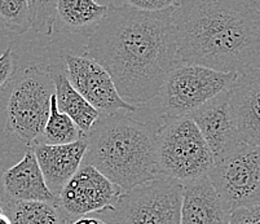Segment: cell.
I'll use <instances>...</instances> for the list:
<instances>
[{
  "label": "cell",
  "mask_w": 260,
  "mask_h": 224,
  "mask_svg": "<svg viewBox=\"0 0 260 224\" xmlns=\"http://www.w3.org/2000/svg\"><path fill=\"white\" fill-rule=\"evenodd\" d=\"M175 8L146 12L109 6L108 15L88 37L86 56L108 70L123 100L134 107L159 96L169 74L180 63Z\"/></svg>",
  "instance_id": "cell-1"
},
{
  "label": "cell",
  "mask_w": 260,
  "mask_h": 224,
  "mask_svg": "<svg viewBox=\"0 0 260 224\" xmlns=\"http://www.w3.org/2000/svg\"><path fill=\"white\" fill-rule=\"evenodd\" d=\"M172 20L180 63L237 74L260 68L256 0H183Z\"/></svg>",
  "instance_id": "cell-2"
},
{
  "label": "cell",
  "mask_w": 260,
  "mask_h": 224,
  "mask_svg": "<svg viewBox=\"0 0 260 224\" xmlns=\"http://www.w3.org/2000/svg\"><path fill=\"white\" fill-rule=\"evenodd\" d=\"M159 124L139 122L126 114H101L87 134L83 164L94 166L124 192L162 178L158 165Z\"/></svg>",
  "instance_id": "cell-3"
},
{
  "label": "cell",
  "mask_w": 260,
  "mask_h": 224,
  "mask_svg": "<svg viewBox=\"0 0 260 224\" xmlns=\"http://www.w3.org/2000/svg\"><path fill=\"white\" fill-rule=\"evenodd\" d=\"M8 89L7 131L31 147L43 134L51 113L54 93L52 67L46 68L39 63L23 67L18 57L17 73Z\"/></svg>",
  "instance_id": "cell-4"
},
{
  "label": "cell",
  "mask_w": 260,
  "mask_h": 224,
  "mask_svg": "<svg viewBox=\"0 0 260 224\" xmlns=\"http://www.w3.org/2000/svg\"><path fill=\"white\" fill-rule=\"evenodd\" d=\"M157 155L160 175L183 184L209 175L215 162L190 117H163L157 134Z\"/></svg>",
  "instance_id": "cell-5"
},
{
  "label": "cell",
  "mask_w": 260,
  "mask_h": 224,
  "mask_svg": "<svg viewBox=\"0 0 260 224\" xmlns=\"http://www.w3.org/2000/svg\"><path fill=\"white\" fill-rule=\"evenodd\" d=\"M183 193V183L162 176L123 192L101 213L112 224H181Z\"/></svg>",
  "instance_id": "cell-6"
},
{
  "label": "cell",
  "mask_w": 260,
  "mask_h": 224,
  "mask_svg": "<svg viewBox=\"0 0 260 224\" xmlns=\"http://www.w3.org/2000/svg\"><path fill=\"white\" fill-rule=\"evenodd\" d=\"M237 75L201 65L179 63L159 92L163 117H188L221 92L228 91Z\"/></svg>",
  "instance_id": "cell-7"
},
{
  "label": "cell",
  "mask_w": 260,
  "mask_h": 224,
  "mask_svg": "<svg viewBox=\"0 0 260 224\" xmlns=\"http://www.w3.org/2000/svg\"><path fill=\"white\" fill-rule=\"evenodd\" d=\"M226 209L260 206V147L240 143L215 159L207 175Z\"/></svg>",
  "instance_id": "cell-8"
},
{
  "label": "cell",
  "mask_w": 260,
  "mask_h": 224,
  "mask_svg": "<svg viewBox=\"0 0 260 224\" xmlns=\"http://www.w3.org/2000/svg\"><path fill=\"white\" fill-rule=\"evenodd\" d=\"M124 190L92 165L83 164L57 197V204L70 219L112 209Z\"/></svg>",
  "instance_id": "cell-9"
},
{
  "label": "cell",
  "mask_w": 260,
  "mask_h": 224,
  "mask_svg": "<svg viewBox=\"0 0 260 224\" xmlns=\"http://www.w3.org/2000/svg\"><path fill=\"white\" fill-rule=\"evenodd\" d=\"M63 61L70 83L101 114L138 110V108L123 100L112 75L96 60L88 56L66 53Z\"/></svg>",
  "instance_id": "cell-10"
},
{
  "label": "cell",
  "mask_w": 260,
  "mask_h": 224,
  "mask_svg": "<svg viewBox=\"0 0 260 224\" xmlns=\"http://www.w3.org/2000/svg\"><path fill=\"white\" fill-rule=\"evenodd\" d=\"M188 117L197 124L215 159L242 143L229 103V89L221 92Z\"/></svg>",
  "instance_id": "cell-11"
},
{
  "label": "cell",
  "mask_w": 260,
  "mask_h": 224,
  "mask_svg": "<svg viewBox=\"0 0 260 224\" xmlns=\"http://www.w3.org/2000/svg\"><path fill=\"white\" fill-rule=\"evenodd\" d=\"M31 148L37 155L49 190L58 197L65 184L83 165L84 155L88 148V140L87 136H84L74 143L62 145H52L35 141Z\"/></svg>",
  "instance_id": "cell-12"
},
{
  "label": "cell",
  "mask_w": 260,
  "mask_h": 224,
  "mask_svg": "<svg viewBox=\"0 0 260 224\" xmlns=\"http://www.w3.org/2000/svg\"><path fill=\"white\" fill-rule=\"evenodd\" d=\"M229 103L241 140L260 147V68L237 75Z\"/></svg>",
  "instance_id": "cell-13"
},
{
  "label": "cell",
  "mask_w": 260,
  "mask_h": 224,
  "mask_svg": "<svg viewBox=\"0 0 260 224\" xmlns=\"http://www.w3.org/2000/svg\"><path fill=\"white\" fill-rule=\"evenodd\" d=\"M2 189L12 202H57V197L47 185L31 147L20 162L4 171Z\"/></svg>",
  "instance_id": "cell-14"
},
{
  "label": "cell",
  "mask_w": 260,
  "mask_h": 224,
  "mask_svg": "<svg viewBox=\"0 0 260 224\" xmlns=\"http://www.w3.org/2000/svg\"><path fill=\"white\" fill-rule=\"evenodd\" d=\"M181 224H231L226 209L209 176L184 183Z\"/></svg>",
  "instance_id": "cell-15"
},
{
  "label": "cell",
  "mask_w": 260,
  "mask_h": 224,
  "mask_svg": "<svg viewBox=\"0 0 260 224\" xmlns=\"http://www.w3.org/2000/svg\"><path fill=\"white\" fill-rule=\"evenodd\" d=\"M109 6L96 0H58L57 20L60 31L91 35L108 15Z\"/></svg>",
  "instance_id": "cell-16"
},
{
  "label": "cell",
  "mask_w": 260,
  "mask_h": 224,
  "mask_svg": "<svg viewBox=\"0 0 260 224\" xmlns=\"http://www.w3.org/2000/svg\"><path fill=\"white\" fill-rule=\"evenodd\" d=\"M53 83H54V95L57 107L61 113L69 115L73 121L77 123L80 131L87 136L98 122L101 113L80 95L79 92L70 83L69 78L66 73L60 70H53Z\"/></svg>",
  "instance_id": "cell-17"
},
{
  "label": "cell",
  "mask_w": 260,
  "mask_h": 224,
  "mask_svg": "<svg viewBox=\"0 0 260 224\" xmlns=\"http://www.w3.org/2000/svg\"><path fill=\"white\" fill-rule=\"evenodd\" d=\"M11 215L13 224H69L72 221L57 202H13Z\"/></svg>",
  "instance_id": "cell-18"
},
{
  "label": "cell",
  "mask_w": 260,
  "mask_h": 224,
  "mask_svg": "<svg viewBox=\"0 0 260 224\" xmlns=\"http://www.w3.org/2000/svg\"><path fill=\"white\" fill-rule=\"evenodd\" d=\"M84 134L80 131L74 121L69 115L60 112L56 101V95L53 93L51 100V113H49L48 121L44 127L43 134L37 141L52 145H62L70 144L84 138Z\"/></svg>",
  "instance_id": "cell-19"
},
{
  "label": "cell",
  "mask_w": 260,
  "mask_h": 224,
  "mask_svg": "<svg viewBox=\"0 0 260 224\" xmlns=\"http://www.w3.org/2000/svg\"><path fill=\"white\" fill-rule=\"evenodd\" d=\"M0 22L15 34L29 31L31 20L27 0H0Z\"/></svg>",
  "instance_id": "cell-20"
},
{
  "label": "cell",
  "mask_w": 260,
  "mask_h": 224,
  "mask_svg": "<svg viewBox=\"0 0 260 224\" xmlns=\"http://www.w3.org/2000/svg\"><path fill=\"white\" fill-rule=\"evenodd\" d=\"M27 4L31 29L42 35L51 37L57 20L58 0H27Z\"/></svg>",
  "instance_id": "cell-21"
},
{
  "label": "cell",
  "mask_w": 260,
  "mask_h": 224,
  "mask_svg": "<svg viewBox=\"0 0 260 224\" xmlns=\"http://www.w3.org/2000/svg\"><path fill=\"white\" fill-rule=\"evenodd\" d=\"M18 69V56L12 46L0 55V93H3L13 81Z\"/></svg>",
  "instance_id": "cell-22"
},
{
  "label": "cell",
  "mask_w": 260,
  "mask_h": 224,
  "mask_svg": "<svg viewBox=\"0 0 260 224\" xmlns=\"http://www.w3.org/2000/svg\"><path fill=\"white\" fill-rule=\"evenodd\" d=\"M120 6H128L146 12H160L175 8L183 0H120Z\"/></svg>",
  "instance_id": "cell-23"
},
{
  "label": "cell",
  "mask_w": 260,
  "mask_h": 224,
  "mask_svg": "<svg viewBox=\"0 0 260 224\" xmlns=\"http://www.w3.org/2000/svg\"><path fill=\"white\" fill-rule=\"evenodd\" d=\"M231 224H260V206L233 211Z\"/></svg>",
  "instance_id": "cell-24"
},
{
  "label": "cell",
  "mask_w": 260,
  "mask_h": 224,
  "mask_svg": "<svg viewBox=\"0 0 260 224\" xmlns=\"http://www.w3.org/2000/svg\"><path fill=\"white\" fill-rule=\"evenodd\" d=\"M69 224H112L110 220L108 219V216L104 213H101V215L96 214H88V215L79 216V218H75L70 221Z\"/></svg>",
  "instance_id": "cell-25"
},
{
  "label": "cell",
  "mask_w": 260,
  "mask_h": 224,
  "mask_svg": "<svg viewBox=\"0 0 260 224\" xmlns=\"http://www.w3.org/2000/svg\"><path fill=\"white\" fill-rule=\"evenodd\" d=\"M12 204L13 202L9 201L4 193H0V224H13L11 215Z\"/></svg>",
  "instance_id": "cell-26"
}]
</instances>
